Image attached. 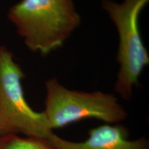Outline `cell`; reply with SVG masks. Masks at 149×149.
<instances>
[{"label":"cell","mask_w":149,"mask_h":149,"mask_svg":"<svg viewBox=\"0 0 149 149\" xmlns=\"http://www.w3.org/2000/svg\"><path fill=\"white\" fill-rule=\"evenodd\" d=\"M7 17L26 47L42 56L61 47L81 22L72 0H21Z\"/></svg>","instance_id":"obj_1"},{"label":"cell","mask_w":149,"mask_h":149,"mask_svg":"<svg viewBox=\"0 0 149 149\" xmlns=\"http://www.w3.org/2000/svg\"><path fill=\"white\" fill-rule=\"evenodd\" d=\"M45 88V109L43 112L52 130L84 119L117 124L127 117L124 107L111 93L70 90L55 77L46 80Z\"/></svg>","instance_id":"obj_2"},{"label":"cell","mask_w":149,"mask_h":149,"mask_svg":"<svg viewBox=\"0 0 149 149\" xmlns=\"http://www.w3.org/2000/svg\"><path fill=\"white\" fill-rule=\"evenodd\" d=\"M149 0H124L117 3L102 0V6L116 27L119 36L117 60L120 64L115 92L130 100L138 85L142 70L149 64V56L141 40L139 16Z\"/></svg>","instance_id":"obj_3"},{"label":"cell","mask_w":149,"mask_h":149,"mask_svg":"<svg viewBox=\"0 0 149 149\" xmlns=\"http://www.w3.org/2000/svg\"><path fill=\"white\" fill-rule=\"evenodd\" d=\"M25 74L13 53L0 46V137L22 134L48 139L53 133L44 112H37L26 100L22 85Z\"/></svg>","instance_id":"obj_4"},{"label":"cell","mask_w":149,"mask_h":149,"mask_svg":"<svg viewBox=\"0 0 149 149\" xmlns=\"http://www.w3.org/2000/svg\"><path fill=\"white\" fill-rule=\"evenodd\" d=\"M129 132L121 124H104L89 130L88 137L83 141H72L55 133L48 137L55 149H148L145 138L129 139Z\"/></svg>","instance_id":"obj_5"},{"label":"cell","mask_w":149,"mask_h":149,"mask_svg":"<svg viewBox=\"0 0 149 149\" xmlns=\"http://www.w3.org/2000/svg\"><path fill=\"white\" fill-rule=\"evenodd\" d=\"M1 149H55L49 140L37 137H19L10 134L0 137Z\"/></svg>","instance_id":"obj_6"},{"label":"cell","mask_w":149,"mask_h":149,"mask_svg":"<svg viewBox=\"0 0 149 149\" xmlns=\"http://www.w3.org/2000/svg\"><path fill=\"white\" fill-rule=\"evenodd\" d=\"M0 149H1V141H0Z\"/></svg>","instance_id":"obj_7"}]
</instances>
